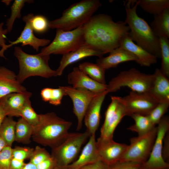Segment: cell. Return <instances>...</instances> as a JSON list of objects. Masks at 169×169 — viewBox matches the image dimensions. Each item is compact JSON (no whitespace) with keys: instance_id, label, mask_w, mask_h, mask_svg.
Instances as JSON below:
<instances>
[{"instance_id":"1","label":"cell","mask_w":169,"mask_h":169,"mask_svg":"<svg viewBox=\"0 0 169 169\" xmlns=\"http://www.w3.org/2000/svg\"><path fill=\"white\" fill-rule=\"evenodd\" d=\"M83 27V46L105 54L119 48L121 39L129 32L125 22H115L104 14L93 16Z\"/></svg>"},{"instance_id":"2","label":"cell","mask_w":169,"mask_h":169,"mask_svg":"<svg viewBox=\"0 0 169 169\" xmlns=\"http://www.w3.org/2000/svg\"><path fill=\"white\" fill-rule=\"evenodd\" d=\"M131 5V0L125 3L126 17L124 22L129 28L130 38L138 45L157 58H161L159 38L147 22L137 13V0H135L132 7Z\"/></svg>"},{"instance_id":"3","label":"cell","mask_w":169,"mask_h":169,"mask_svg":"<svg viewBox=\"0 0 169 169\" xmlns=\"http://www.w3.org/2000/svg\"><path fill=\"white\" fill-rule=\"evenodd\" d=\"M39 124L33 127V141L52 149L63 142L69 135L72 123L58 116L54 112L40 114Z\"/></svg>"},{"instance_id":"4","label":"cell","mask_w":169,"mask_h":169,"mask_svg":"<svg viewBox=\"0 0 169 169\" xmlns=\"http://www.w3.org/2000/svg\"><path fill=\"white\" fill-rule=\"evenodd\" d=\"M102 5L99 0H83L70 6L58 18L49 21V28L69 31L82 26Z\"/></svg>"},{"instance_id":"5","label":"cell","mask_w":169,"mask_h":169,"mask_svg":"<svg viewBox=\"0 0 169 169\" xmlns=\"http://www.w3.org/2000/svg\"><path fill=\"white\" fill-rule=\"evenodd\" d=\"M14 55L18 60L19 70L17 79L21 84L28 78L38 76L49 78L57 76L56 70L51 69L48 62L50 55L39 54H31L18 46L14 47Z\"/></svg>"},{"instance_id":"6","label":"cell","mask_w":169,"mask_h":169,"mask_svg":"<svg viewBox=\"0 0 169 169\" xmlns=\"http://www.w3.org/2000/svg\"><path fill=\"white\" fill-rule=\"evenodd\" d=\"M154 75L142 73L134 68L121 72L112 78L107 84L106 92H115L127 87L132 91L149 92L152 87Z\"/></svg>"},{"instance_id":"7","label":"cell","mask_w":169,"mask_h":169,"mask_svg":"<svg viewBox=\"0 0 169 169\" xmlns=\"http://www.w3.org/2000/svg\"><path fill=\"white\" fill-rule=\"evenodd\" d=\"M90 135L87 130L83 133H69L63 142L52 148L51 155L57 166L64 169L75 161L82 145Z\"/></svg>"},{"instance_id":"8","label":"cell","mask_w":169,"mask_h":169,"mask_svg":"<svg viewBox=\"0 0 169 169\" xmlns=\"http://www.w3.org/2000/svg\"><path fill=\"white\" fill-rule=\"evenodd\" d=\"M84 41L83 25L69 31L57 29L53 40L43 48L40 53L49 55H63L83 46Z\"/></svg>"},{"instance_id":"9","label":"cell","mask_w":169,"mask_h":169,"mask_svg":"<svg viewBox=\"0 0 169 169\" xmlns=\"http://www.w3.org/2000/svg\"><path fill=\"white\" fill-rule=\"evenodd\" d=\"M157 127L147 133L130 139V144L120 161H134L141 164L148 159L156 136Z\"/></svg>"},{"instance_id":"10","label":"cell","mask_w":169,"mask_h":169,"mask_svg":"<svg viewBox=\"0 0 169 169\" xmlns=\"http://www.w3.org/2000/svg\"><path fill=\"white\" fill-rule=\"evenodd\" d=\"M156 138L148 160L141 164L146 169H165L168 168L169 164L163 159L162 151L163 140L169 129L168 116L163 117L158 124Z\"/></svg>"},{"instance_id":"11","label":"cell","mask_w":169,"mask_h":169,"mask_svg":"<svg viewBox=\"0 0 169 169\" xmlns=\"http://www.w3.org/2000/svg\"><path fill=\"white\" fill-rule=\"evenodd\" d=\"M120 100L129 116L133 114L147 115L159 102L149 92L132 91Z\"/></svg>"},{"instance_id":"12","label":"cell","mask_w":169,"mask_h":169,"mask_svg":"<svg viewBox=\"0 0 169 169\" xmlns=\"http://www.w3.org/2000/svg\"><path fill=\"white\" fill-rule=\"evenodd\" d=\"M63 87L66 95L69 96L72 101L73 113L77 119V130H79L82 127L84 117L90 103L92 99L100 93L76 89L71 86Z\"/></svg>"},{"instance_id":"13","label":"cell","mask_w":169,"mask_h":169,"mask_svg":"<svg viewBox=\"0 0 169 169\" xmlns=\"http://www.w3.org/2000/svg\"><path fill=\"white\" fill-rule=\"evenodd\" d=\"M96 145L100 159L108 165L119 161L128 146L115 142L113 139L100 137L96 141Z\"/></svg>"},{"instance_id":"14","label":"cell","mask_w":169,"mask_h":169,"mask_svg":"<svg viewBox=\"0 0 169 169\" xmlns=\"http://www.w3.org/2000/svg\"><path fill=\"white\" fill-rule=\"evenodd\" d=\"M34 16L33 14L30 13L24 16L23 20L25 23L24 28L19 36L14 41H9L10 44H7L6 50L13 46L21 44L22 46L29 45L38 51L41 47H45L50 43L48 39L39 38L34 34L32 25V20Z\"/></svg>"},{"instance_id":"15","label":"cell","mask_w":169,"mask_h":169,"mask_svg":"<svg viewBox=\"0 0 169 169\" xmlns=\"http://www.w3.org/2000/svg\"><path fill=\"white\" fill-rule=\"evenodd\" d=\"M68 82L73 87L100 93L106 91L107 84L99 83L92 79L80 70L78 67H74L68 75Z\"/></svg>"},{"instance_id":"16","label":"cell","mask_w":169,"mask_h":169,"mask_svg":"<svg viewBox=\"0 0 169 169\" xmlns=\"http://www.w3.org/2000/svg\"><path fill=\"white\" fill-rule=\"evenodd\" d=\"M107 93L106 91L98 94L92 100L84 117L86 130L90 135H95L100 119V111L105 98Z\"/></svg>"},{"instance_id":"17","label":"cell","mask_w":169,"mask_h":169,"mask_svg":"<svg viewBox=\"0 0 169 169\" xmlns=\"http://www.w3.org/2000/svg\"><path fill=\"white\" fill-rule=\"evenodd\" d=\"M129 33L121 39L119 48L135 55L137 59L136 62L141 66L150 67L156 63L157 58L135 44L130 38Z\"/></svg>"},{"instance_id":"18","label":"cell","mask_w":169,"mask_h":169,"mask_svg":"<svg viewBox=\"0 0 169 169\" xmlns=\"http://www.w3.org/2000/svg\"><path fill=\"white\" fill-rule=\"evenodd\" d=\"M31 92L26 91L10 93L0 98L7 116L19 117L26 103L32 96Z\"/></svg>"},{"instance_id":"19","label":"cell","mask_w":169,"mask_h":169,"mask_svg":"<svg viewBox=\"0 0 169 169\" xmlns=\"http://www.w3.org/2000/svg\"><path fill=\"white\" fill-rule=\"evenodd\" d=\"M105 54L104 53L82 46L75 50L64 54L58 68L56 70L57 76L61 75L65 68L72 64L88 57L96 56L100 58L103 57Z\"/></svg>"},{"instance_id":"20","label":"cell","mask_w":169,"mask_h":169,"mask_svg":"<svg viewBox=\"0 0 169 169\" xmlns=\"http://www.w3.org/2000/svg\"><path fill=\"white\" fill-rule=\"evenodd\" d=\"M100 160L96 147L95 135H91L78 158L64 169H79Z\"/></svg>"},{"instance_id":"21","label":"cell","mask_w":169,"mask_h":169,"mask_svg":"<svg viewBox=\"0 0 169 169\" xmlns=\"http://www.w3.org/2000/svg\"><path fill=\"white\" fill-rule=\"evenodd\" d=\"M16 76L13 71L0 66V98L10 93L27 91L18 81Z\"/></svg>"},{"instance_id":"22","label":"cell","mask_w":169,"mask_h":169,"mask_svg":"<svg viewBox=\"0 0 169 169\" xmlns=\"http://www.w3.org/2000/svg\"><path fill=\"white\" fill-rule=\"evenodd\" d=\"M106 57H101L97 59L96 63L105 70L116 67L121 63L131 61H136L137 58L133 54L119 48L110 53Z\"/></svg>"},{"instance_id":"23","label":"cell","mask_w":169,"mask_h":169,"mask_svg":"<svg viewBox=\"0 0 169 169\" xmlns=\"http://www.w3.org/2000/svg\"><path fill=\"white\" fill-rule=\"evenodd\" d=\"M120 101L116 111L112 113L105 115L104 123L100 129L101 137L113 139L114 131L122 118L127 115L125 106Z\"/></svg>"},{"instance_id":"24","label":"cell","mask_w":169,"mask_h":169,"mask_svg":"<svg viewBox=\"0 0 169 169\" xmlns=\"http://www.w3.org/2000/svg\"><path fill=\"white\" fill-rule=\"evenodd\" d=\"M153 82L150 93L159 102L169 101V80L159 69L153 74Z\"/></svg>"},{"instance_id":"25","label":"cell","mask_w":169,"mask_h":169,"mask_svg":"<svg viewBox=\"0 0 169 169\" xmlns=\"http://www.w3.org/2000/svg\"><path fill=\"white\" fill-rule=\"evenodd\" d=\"M154 34L159 38H169V8L161 13L154 15L150 26Z\"/></svg>"},{"instance_id":"26","label":"cell","mask_w":169,"mask_h":169,"mask_svg":"<svg viewBox=\"0 0 169 169\" xmlns=\"http://www.w3.org/2000/svg\"><path fill=\"white\" fill-rule=\"evenodd\" d=\"M78 67L92 79L99 83L106 84L105 70L97 64L85 62L80 64Z\"/></svg>"},{"instance_id":"27","label":"cell","mask_w":169,"mask_h":169,"mask_svg":"<svg viewBox=\"0 0 169 169\" xmlns=\"http://www.w3.org/2000/svg\"><path fill=\"white\" fill-rule=\"evenodd\" d=\"M33 127L21 117L16 122L15 141L19 143L28 144L30 142Z\"/></svg>"},{"instance_id":"28","label":"cell","mask_w":169,"mask_h":169,"mask_svg":"<svg viewBox=\"0 0 169 169\" xmlns=\"http://www.w3.org/2000/svg\"><path fill=\"white\" fill-rule=\"evenodd\" d=\"M130 116L134 120L135 124L127 129L136 132L138 136L147 133L155 126L147 115L133 114Z\"/></svg>"},{"instance_id":"29","label":"cell","mask_w":169,"mask_h":169,"mask_svg":"<svg viewBox=\"0 0 169 169\" xmlns=\"http://www.w3.org/2000/svg\"><path fill=\"white\" fill-rule=\"evenodd\" d=\"M139 6L145 11L154 15L159 14L169 8V0H137Z\"/></svg>"},{"instance_id":"30","label":"cell","mask_w":169,"mask_h":169,"mask_svg":"<svg viewBox=\"0 0 169 169\" xmlns=\"http://www.w3.org/2000/svg\"><path fill=\"white\" fill-rule=\"evenodd\" d=\"M16 122L13 117L7 116L0 125V136L8 146L11 147L15 141Z\"/></svg>"},{"instance_id":"31","label":"cell","mask_w":169,"mask_h":169,"mask_svg":"<svg viewBox=\"0 0 169 169\" xmlns=\"http://www.w3.org/2000/svg\"><path fill=\"white\" fill-rule=\"evenodd\" d=\"M40 95L44 101L56 106L60 105L63 97L66 95L62 86L56 89L44 88L41 90Z\"/></svg>"},{"instance_id":"32","label":"cell","mask_w":169,"mask_h":169,"mask_svg":"<svg viewBox=\"0 0 169 169\" xmlns=\"http://www.w3.org/2000/svg\"><path fill=\"white\" fill-rule=\"evenodd\" d=\"M33 2L32 0H15L11 7V14L10 17L6 21V29L8 33L12 30L15 20L21 17V12L25 4L27 3H31Z\"/></svg>"},{"instance_id":"33","label":"cell","mask_w":169,"mask_h":169,"mask_svg":"<svg viewBox=\"0 0 169 169\" xmlns=\"http://www.w3.org/2000/svg\"><path fill=\"white\" fill-rule=\"evenodd\" d=\"M161 59V71L168 77H169V40L168 38H159Z\"/></svg>"},{"instance_id":"34","label":"cell","mask_w":169,"mask_h":169,"mask_svg":"<svg viewBox=\"0 0 169 169\" xmlns=\"http://www.w3.org/2000/svg\"><path fill=\"white\" fill-rule=\"evenodd\" d=\"M20 116L33 127L36 126L39 122L40 115L34 111L30 100H28L24 105L21 111Z\"/></svg>"},{"instance_id":"35","label":"cell","mask_w":169,"mask_h":169,"mask_svg":"<svg viewBox=\"0 0 169 169\" xmlns=\"http://www.w3.org/2000/svg\"><path fill=\"white\" fill-rule=\"evenodd\" d=\"M169 106V101L159 102L158 104L147 115L151 122L155 126L158 124L167 111Z\"/></svg>"},{"instance_id":"36","label":"cell","mask_w":169,"mask_h":169,"mask_svg":"<svg viewBox=\"0 0 169 169\" xmlns=\"http://www.w3.org/2000/svg\"><path fill=\"white\" fill-rule=\"evenodd\" d=\"M51 156V155L46 149L37 146L29 159V162L36 166Z\"/></svg>"},{"instance_id":"37","label":"cell","mask_w":169,"mask_h":169,"mask_svg":"<svg viewBox=\"0 0 169 169\" xmlns=\"http://www.w3.org/2000/svg\"><path fill=\"white\" fill-rule=\"evenodd\" d=\"M31 23L33 30L38 33H44L49 28V21L43 15H34Z\"/></svg>"},{"instance_id":"38","label":"cell","mask_w":169,"mask_h":169,"mask_svg":"<svg viewBox=\"0 0 169 169\" xmlns=\"http://www.w3.org/2000/svg\"><path fill=\"white\" fill-rule=\"evenodd\" d=\"M34 150L30 147L16 146L12 149V157L23 161L29 159Z\"/></svg>"},{"instance_id":"39","label":"cell","mask_w":169,"mask_h":169,"mask_svg":"<svg viewBox=\"0 0 169 169\" xmlns=\"http://www.w3.org/2000/svg\"><path fill=\"white\" fill-rule=\"evenodd\" d=\"M12 149L7 146L0 152V169H11Z\"/></svg>"},{"instance_id":"40","label":"cell","mask_w":169,"mask_h":169,"mask_svg":"<svg viewBox=\"0 0 169 169\" xmlns=\"http://www.w3.org/2000/svg\"><path fill=\"white\" fill-rule=\"evenodd\" d=\"M141 164L137 162L119 161L109 165L108 169H138Z\"/></svg>"},{"instance_id":"41","label":"cell","mask_w":169,"mask_h":169,"mask_svg":"<svg viewBox=\"0 0 169 169\" xmlns=\"http://www.w3.org/2000/svg\"><path fill=\"white\" fill-rule=\"evenodd\" d=\"M3 22L0 23V57L6 59L4 55V51L6 50V47L7 44H6L5 39L6 38V34L8 33L6 29H3Z\"/></svg>"},{"instance_id":"42","label":"cell","mask_w":169,"mask_h":169,"mask_svg":"<svg viewBox=\"0 0 169 169\" xmlns=\"http://www.w3.org/2000/svg\"><path fill=\"white\" fill-rule=\"evenodd\" d=\"M37 169H55L56 162L51 156L36 166Z\"/></svg>"},{"instance_id":"43","label":"cell","mask_w":169,"mask_h":169,"mask_svg":"<svg viewBox=\"0 0 169 169\" xmlns=\"http://www.w3.org/2000/svg\"><path fill=\"white\" fill-rule=\"evenodd\" d=\"M109 165L100 160L84 166L79 169H108Z\"/></svg>"},{"instance_id":"44","label":"cell","mask_w":169,"mask_h":169,"mask_svg":"<svg viewBox=\"0 0 169 169\" xmlns=\"http://www.w3.org/2000/svg\"><path fill=\"white\" fill-rule=\"evenodd\" d=\"M167 133L164 138L165 142L164 146H163L162 151V157L165 161L169 158V137Z\"/></svg>"},{"instance_id":"45","label":"cell","mask_w":169,"mask_h":169,"mask_svg":"<svg viewBox=\"0 0 169 169\" xmlns=\"http://www.w3.org/2000/svg\"><path fill=\"white\" fill-rule=\"evenodd\" d=\"M24 161L12 157L11 162V169H21L25 165Z\"/></svg>"},{"instance_id":"46","label":"cell","mask_w":169,"mask_h":169,"mask_svg":"<svg viewBox=\"0 0 169 169\" xmlns=\"http://www.w3.org/2000/svg\"><path fill=\"white\" fill-rule=\"evenodd\" d=\"M7 116V114L0 99V125Z\"/></svg>"},{"instance_id":"47","label":"cell","mask_w":169,"mask_h":169,"mask_svg":"<svg viewBox=\"0 0 169 169\" xmlns=\"http://www.w3.org/2000/svg\"><path fill=\"white\" fill-rule=\"evenodd\" d=\"M21 169H37V168L36 165L29 162L26 163Z\"/></svg>"},{"instance_id":"48","label":"cell","mask_w":169,"mask_h":169,"mask_svg":"<svg viewBox=\"0 0 169 169\" xmlns=\"http://www.w3.org/2000/svg\"><path fill=\"white\" fill-rule=\"evenodd\" d=\"M7 146L5 142L0 136V152Z\"/></svg>"},{"instance_id":"49","label":"cell","mask_w":169,"mask_h":169,"mask_svg":"<svg viewBox=\"0 0 169 169\" xmlns=\"http://www.w3.org/2000/svg\"><path fill=\"white\" fill-rule=\"evenodd\" d=\"M11 1L9 0H3L2 1V2L4 3L6 5H9L11 2Z\"/></svg>"},{"instance_id":"50","label":"cell","mask_w":169,"mask_h":169,"mask_svg":"<svg viewBox=\"0 0 169 169\" xmlns=\"http://www.w3.org/2000/svg\"><path fill=\"white\" fill-rule=\"evenodd\" d=\"M138 169H145L144 168L141 167V166ZM169 169V168H166V169Z\"/></svg>"},{"instance_id":"51","label":"cell","mask_w":169,"mask_h":169,"mask_svg":"<svg viewBox=\"0 0 169 169\" xmlns=\"http://www.w3.org/2000/svg\"><path fill=\"white\" fill-rule=\"evenodd\" d=\"M55 169H60L57 167H56Z\"/></svg>"}]
</instances>
